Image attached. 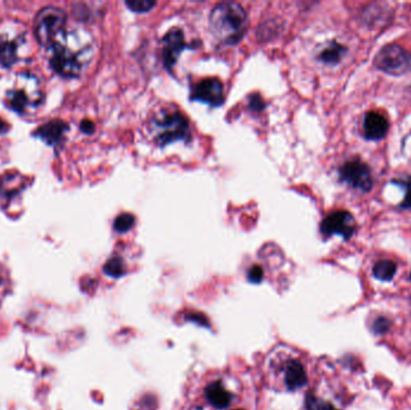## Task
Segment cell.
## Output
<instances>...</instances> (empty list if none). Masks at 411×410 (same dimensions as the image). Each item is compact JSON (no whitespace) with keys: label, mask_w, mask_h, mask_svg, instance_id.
Listing matches in <instances>:
<instances>
[{"label":"cell","mask_w":411,"mask_h":410,"mask_svg":"<svg viewBox=\"0 0 411 410\" xmlns=\"http://www.w3.org/2000/svg\"><path fill=\"white\" fill-rule=\"evenodd\" d=\"M135 225V217L130 213H123L114 220V230L118 233H126Z\"/></svg>","instance_id":"cell-20"},{"label":"cell","mask_w":411,"mask_h":410,"mask_svg":"<svg viewBox=\"0 0 411 410\" xmlns=\"http://www.w3.org/2000/svg\"><path fill=\"white\" fill-rule=\"evenodd\" d=\"M19 45L9 35L0 34V66L10 68L17 61Z\"/></svg>","instance_id":"cell-15"},{"label":"cell","mask_w":411,"mask_h":410,"mask_svg":"<svg viewBox=\"0 0 411 410\" xmlns=\"http://www.w3.org/2000/svg\"><path fill=\"white\" fill-rule=\"evenodd\" d=\"M6 130H8V124L0 118V133H5Z\"/></svg>","instance_id":"cell-28"},{"label":"cell","mask_w":411,"mask_h":410,"mask_svg":"<svg viewBox=\"0 0 411 410\" xmlns=\"http://www.w3.org/2000/svg\"><path fill=\"white\" fill-rule=\"evenodd\" d=\"M43 100L41 86L35 75L23 72L16 79L14 87L5 95V104L8 108L19 113H27L39 108Z\"/></svg>","instance_id":"cell-5"},{"label":"cell","mask_w":411,"mask_h":410,"mask_svg":"<svg viewBox=\"0 0 411 410\" xmlns=\"http://www.w3.org/2000/svg\"><path fill=\"white\" fill-rule=\"evenodd\" d=\"M341 177L344 182L350 184L356 189L362 191H370L373 186L372 173L368 165L362 163L359 159H354L341 166Z\"/></svg>","instance_id":"cell-9"},{"label":"cell","mask_w":411,"mask_h":410,"mask_svg":"<svg viewBox=\"0 0 411 410\" xmlns=\"http://www.w3.org/2000/svg\"><path fill=\"white\" fill-rule=\"evenodd\" d=\"M126 4L132 11L142 14V12H147L152 8H154L157 3L150 1V0H129V1H126Z\"/></svg>","instance_id":"cell-21"},{"label":"cell","mask_w":411,"mask_h":410,"mask_svg":"<svg viewBox=\"0 0 411 410\" xmlns=\"http://www.w3.org/2000/svg\"><path fill=\"white\" fill-rule=\"evenodd\" d=\"M263 278V271L260 266H252L248 272V280L252 283H260Z\"/></svg>","instance_id":"cell-25"},{"label":"cell","mask_w":411,"mask_h":410,"mask_svg":"<svg viewBox=\"0 0 411 410\" xmlns=\"http://www.w3.org/2000/svg\"><path fill=\"white\" fill-rule=\"evenodd\" d=\"M344 53H345L344 47L341 46L337 42H332L321 51L320 59L325 61V63H328V64H334L337 61H341V58L344 56Z\"/></svg>","instance_id":"cell-17"},{"label":"cell","mask_w":411,"mask_h":410,"mask_svg":"<svg viewBox=\"0 0 411 410\" xmlns=\"http://www.w3.org/2000/svg\"><path fill=\"white\" fill-rule=\"evenodd\" d=\"M50 48L52 69L64 77L80 76L94 55L93 39L82 29H64Z\"/></svg>","instance_id":"cell-2"},{"label":"cell","mask_w":411,"mask_h":410,"mask_svg":"<svg viewBox=\"0 0 411 410\" xmlns=\"http://www.w3.org/2000/svg\"><path fill=\"white\" fill-rule=\"evenodd\" d=\"M153 134L157 144L160 146L170 145L176 141L189 140V121L182 113H168L153 121Z\"/></svg>","instance_id":"cell-6"},{"label":"cell","mask_w":411,"mask_h":410,"mask_svg":"<svg viewBox=\"0 0 411 410\" xmlns=\"http://www.w3.org/2000/svg\"><path fill=\"white\" fill-rule=\"evenodd\" d=\"M9 280L8 277L0 272V306L4 302L5 297L9 294Z\"/></svg>","instance_id":"cell-24"},{"label":"cell","mask_w":411,"mask_h":410,"mask_svg":"<svg viewBox=\"0 0 411 410\" xmlns=\"http://www.w3.org/2000/svg\"><path fill=\"white\" fill-rule=\"evenodd\" d=\"M66 14L64 11L54 6L42 9L35 19L34 32L42 46H51L57 37L64 30Z\"/></svg>","instance_id":"cell-7"},{"label":"cell","mask_w":411,"mask_h":410,"mask_svg":"<svg viewBox=\"0 0 411 410\" xmlns=\"http://www.w3.org/2000/svg\"><path fill=\"white\" fill-rule=\"evenodd\" d=\"M410 280H411V273H410Z\"/></svg>","instance_id":"cell-29"},{"label":"cell","mask_w":411,"mask_h":410,"mask_svg":"<svg viewBox=\"0 0 411 410\" xmlns=\"http://www.w3.org/2000/svg\"><path fill=\"white\" fill-rule=\"evenodd\" d=\"M187 42L181 29L173 28L163 39V59L166 68H172L178 57L187 48Z\"/></svg>","instance_id":"cell-12"},{"label":"cell","mask_w":411,"mask_h":410,"mask_svg":"<svg viewBox=\"0 0 411 410\" xmlns=\"http://www.w3.org/2000/svg\"><path fill=\"white\" fill-rule=\"evenodd\" d=\"M247 27V12L237 3H220L210 12V32L218 41L224 45H234L241 41Z\"/></svg>","instance_id":"cell-4"},{"label":"cell","mask_w":411,"mask_h":410,"mask_svg":"<svg viewBox=\"0 0 411 410\" xmlns=\"http://www.w3.org/2000/svg\"><path fill=\"white\" fill-rule=\"evenodd\" d=\"M363 131L365 139L368 140H381L388 131V121L386 117L378 112L367 113L363 121Z\"/></svg>","instance_id":"cell-13"},{"label":"cell","mask_w":411,"mask_h":410,"mask_svg":"<svg viewBox=\"0 0 411 410\" xmlns=\"http://www.w3.org/2000/svg\"><path fill=\"white\" fill-rule=\"evenodd\" d=\"M244 382L232 372L215 371L197 380L186 410H239L249 406Z\"/></svg>","instance_id":"cell-1"},{"label":"cell","mask_w":411,"mask_h":410,"mask_svg":"<svg viewBox=\"0 0 411 410\" xmlns=\"http://www.w3.org/2000/svg\"><path fill=\"white\" fill-rule=\"evenodd\" d=\"M192 98L210 106H220L225 100L224 86L218 79H202L192 88Z\"/></svg>","instance_id":"cell-11"},{"label":"cell","mask_w":411,"mask_h":410,"mask_svg":"<svg viewBox=\"0 0 411 410\" xmlns=\"http://www.w3.org/2000/svg\"><path fill=\"white\" fill-rule=\"evenodd\" d=\"M391 326L390 320H388L386 318H378L373 324V330L375 333H385L388 331V329Z\"/></svg>","instance_id":"cell-23"},{"label":"cell","mask_w":411,"mask_h":410,"mask_svg":"<svg viewBox=\"0 0 411 410\" xmlns=\"http://www.w3.org/2000/svg\"><path fill=\"white\" fill-rule=\"evenodd\" d=\"M396 271H397L396 262L391 260H380L374 265L373 275L378 280L388 282L393 280Z\"/></svg>","instance_id":"cell-16"},{"label":"cell","mask_w":411,"mask_h":410,"mask_svg":"<svg viewBox=\"0 0 411 410\" xmlns=\"http://www.w3.org/2000/svg\"><path fill=\"white\" fill-rule=\"evenodd\" d=\"M305 408L307 410H338L330 402L323 401V398L315 396L313 393H309L307 396Z\"/></svg>","instance_id":"cell-18"},{"label":"cell","mask_w":411,"mask_h":410,"mask_svg":"<svg viewBox=\"0 0 411 410\" xmlns=\"http://www.w3.org/2000/svg\"><path fill=\"white\" fill-rule=\"evenodd\" d=\"M81 130L86 133V134H92L95 130V126L90 121H83L81 123Z\"/></svg>","instance_id":"cell-27"},{"label":"cell","mask_w":411,"mask_h":410,"mask_svg":"<svg viewBox=\"0 0 411 410\" xmlns=\"http://www.w3.org/2000/svg\"><path fill=\"white\" fill-rule=\"evenodd\" d=\"M355 218L346 211H338L328 215L321 224V233L325 236L339 235L345 240L355 233Z\"/></svg>","instance_id":"cell-10"},{"label":"cell","mask_w":411,"mask_h":410,"mask_svg":"<svg viewBox=\"0 0 411 410\" xmlns=\"http://www.w3.org/2000/svg\"><path fill=\"white\" fill-rule=\"evenodd\" d=\"M66 130H68V126L64 121H51L43 124L41 128H39L37 130V136L47 142L48 145L59 146L64 140Z\"/></svg>","instance_id":"cell-14"},{"label":"cell","mask_w":411,"mask_h":410,"mask_svg":"<svg viewBox=\"0 0 411 410\" xmlns=\"http://www.w3.org/2000/svg\"><path fill=\"white\" fill-rule=\"evenodd\" d=\"M375 66L390 75L407 74L411 71V53L397 45H390L379 52Z\"/></svg>","instance_id":"cell-8"},{"label":"cell","mask_w":411,"mask_h":410,"mask_svg":"<svg viewBox=\"0 0 411 410\" xmlns=\"http://www.w3.org/2000/svg\"><path fill=\"white\" fill-rule=\"evenodd\" d=\"M268 382L277 391H299L308 382V373L303 362L281 345L266 360Z\"/></svg>","instance_id":"cell-3"},{"label":"cell","mask_w":411,"mask_h":410,"mask_svg":"<svg viewBox=\"0 0 411 410\" xmlns=\"http://www.w3.org/2000/svg\"><path fill=\"white\" fill-rule=\"evenodd\" d=\"M103 271H105L106 275L117 278V277H121V275H124L126 269H124V264H123L122 259H119V257H112V259H110V260L105 264V266H103Z\"/></svg>","instance_id":"cell-19"},{"label":"cell","mask_w":411,"mask_h":410,"mask_svg":"<svg viewBox=\"0 0 411 410\" xmlns=\"http://www.w3.org/2000/svg\"><path fill=\"white\" fill-rule=\"evenodd\" d=\"M403 154L411 160V133L408 134L402 142Z\"/></svg>","instance_id":"cell-26"},{"label":"cell","mask_w":411,"mask_h":410,"mask_svg":"<svg viewBox=\"0 0 411 410\" xmlns=\"http://www.w3.org/2000/svg\"><path fill=\"white\" fill-rule=\"evenodd\" d=\"M398 186H404V197H403L402 207L403 208H411V177L404 178L401 181H396Z\"/></svg>","instance_id":"cell-22"}]
</instances>
